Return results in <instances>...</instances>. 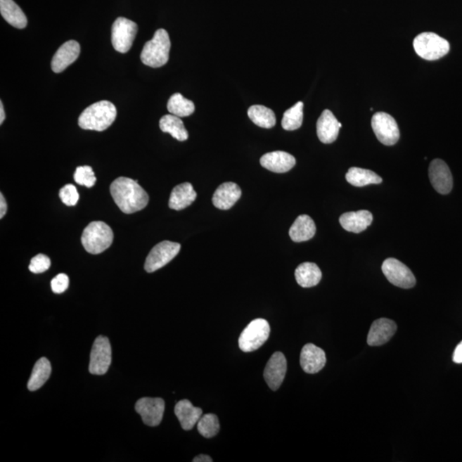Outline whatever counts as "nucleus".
Returning <instances> with one entry per match:
<instances>
[{
  "instance_id": "28",
  "label": "nucleus",
  "mask_w": 462,
  "mask_h": 462,
  "mask_svg": "<svg viewBox=\"0 0 462 462\" xmlns=\"http://www.w3.org/2000/svg\"><path fill=\"white\" fill-rule=\"evenodd\" d=\"M160 128L162 131L168 133L176 140L184 141L188 140V132L185 129L184 122L179 117L169 114L161 117Z\"/></svg>"
},
{
  "instance_id": "3",
  "label": "nucleus",
  "mask_w": 462,
  "mask_h": 462,
  "mask_svg": "<svg viewBox=\"0 0 462 462\" xmlns=\"http://www.w3.org/2000/svg\"><path fill=\"white\" fill-rule=\"evenodd\" d=\"M169 50H171V39L167 31L163 29L158 30L151 41L146 43L141 54V59L145 65L152 68H160L167 64Z\"/></svg>"
},
{
  "instance_id": "39",
  "label": "nucleus",
  "mask_w": 462,
  "mask_h": 462,
  "mask_svg": "<svg viewBox=\"0 0 462 462\" xmlns=\"http://www.w3.org/2000/svg\"><path fill=\"white\" fill-rule=\"evenodd\" d=\"M7 212V203L4 195H0V219H3L4 216L6 214Z\"/></svg>"
},
{
  "instance_id": "41",
  "label": "nucleus",
  "mask_w": 462,
  "mask_h": 462,
  "mask_svg": "<svg viewBox=\"0 0 462 462\" xmlns=\"http://www.w3.org/2000/svg\"><path fill=\"white\" fill-rule=\"evenodd\" d=\"M6 120V113L5 110H4V105L2 101L0 102V124H2L4 121Z\"/></svg>"
},
{
  "instance_id": "4",
  "label": "nucleus",
  "mask_w": 462,
  "mask_h": 462,
  "mask_svg": "<svg viewBox=\"0 0 462 462\" xmlns=\"http://www.w3.org/2000/svg\"><path fill=\"white\" fill-rule=\"evenodd\" d=\"M112 228L101 221H94L85 228L82 244L89 254L98 255L110 247L113 242Z\"/></svg>"
},
{
  "instance_id": "12",
  "label": "nucleus",
  "mask_w": 462,
  "mask_h": 462,
  "mask_svg": "<svg viewBox=\"0 0 462 462\" xmlns=\"http://www.w3.org/2000/svg\"><path fill=\"white\" fill-rule=\"evenodd\" d=\"M165 406L163 399L144 397L136 402V411L145 425L157 426L163 420Z\"/></svg>"
},
{
  "instance_id": "20",
  "label": "nucleus",
  "mask_w": 462,
  "mask_h": 462,
  "mask_svg": "<svg viewBox=\"0 0 462 462\" xmlns=\"http://www.w3.org/2000/svg\"><path fill=\"white\" fill-rule=\"evenodd\" d=\"M242 196V191L238 184L224 183L216 189L212 196V203L220 210H229Z\"/></svg>"
},
{
  "instance_id": "13",
  "label": "nucleus",
  "mask_w": 462,
  "mask_h": 462,
  "mask_svg": "<svg viewBox=\"0 0 462 462\" xmlns=\"http://www.w3.org/2000/svg\"><path fill=\"white\" fill-rule=\"evenodd\" d=\"M429 179L434 188L441 195H448L453 188L451 172L444 160H434L430 165Z\"/></svg>"
},
{
  "instance_id": "16",
  "label": "nucleus",
  "mask_w": 462,
  "mask_h": 462,
  "mask_svg": "<svg viewBox=\"0 0 462 462\" xmlns=\"http://www.w3.org/2000/svg\"><path fill=\"white\" fill-rule=\"evenodd\" d=\"M397 326L392 319H379L373 323L367 335L370 346H381L388 342L397 333Z\"/></svg>"
},
{
  "instance_id": "26",
  "label": "nucleus",
  "mask_w": 462,
  "mask_h": 462,
  "mask_svg": "<svg viewBox=\"0 0 462 462\" xmlns=\"http://www.w3.org/2000/svg\"><path fill=\"white\" fill-rule=\"evenodd\" d=\"M0 13L6 21L17 29L23 30L27 25V19L21 8L13 0H0Z\"/></svg>"
},
{
  "instance_id": "18",
  "label": "nucleus",
  "mask_w": 462,
  "mask_h": 462,
  "mask_svg": "<svg viewBox=\"0 0 462 462\" xmlns=\"http://www.w3.org/2000/svg\"><path fill=\"white\" fill-rule=\"evenodd\" d=\"M341 122L330 110H325L317 122V135L319 141L325 144L333 143L338 139L339 130L342 128Z\"/></svg>"
},
{
  "instance_id": "38",
  "label": "nucleus",
  "mask_w": 462,
  "mask_h": 462,
  "mask_svg": "<svg viewBox=\"0 0 462 462\" xmlns=\"http://www.w3.org/2000/svg\"><path fill=\"white\" fill-rule=\"evenodd\" d=\"M453 361L457 364L462 363V341L457 345L453 354Z\"/></svg>"
},
{
  "instance_id": "33",
  "label": "nucleus",
  "mask_w": 462,
  "mask_h": 462,
  "mask_svg": "<svg viewBox=\"0 0 462 462\" xmlns=\"http://www.w3.org/2000/svg\"><path fill=\"white\" fill-rule=\"evenodd\" d=\"M197 428L201 436L205 438H212L218 435L220 430V425L218 417L215 414L207 413L201 416L198 423H197Z\"/></svg>"
},
{
  "instance_id": "11",
  "label": "nucleus",
  "mask_w": 462,
  "mask_h": 462,
  "mask_svg": "<svg viewBox=\"0 0 462 462\" xmlns=\"http://www.w3.org/2000/svg\"><path fill=\"white\" fill-rule=\"evenodd\" d=\"M112 363V347L108 338L98 337L90 354L89 372L94 375L108 373Z\"/></svg>"
},
{
  "instance_id": "21",
  "label": "nucleus",
  "mask_w": 462,
  "mask_h": 462,
  "mask_svg": "<svg viewBox=\"0 0 462 462\" xmlns=\"http://www.w3.org/2000/svg\"><path fill=\"white\" fill-rule=\"evenodd\" d=\"M372 213L366 210L343 213L339 219L342 227L347 231L361 233L373 223Z\"/></svg>"
},
{
  "instance_id": "2",
  "label": "nucleus",
  "mask_w": 462,
  "mask_h": 462,
  "mask_svg": "<svg viewBox=\"0 0 462 462\" xmlns=\"http://www.w3.org/2000/svg\"><path fill=\"white\" fill-rule=\"evenodd\" d=\"M117 108L112 102L102 101L89 106L78 118L82 129L104 131L115 121Z\"/></svg>"
},
{
  "instance_id": "32",
  "label": "nucleus",
  "mask_w": 462,
  "mask_h": 462,
  "mask_svg": "<svg viewBox=\"0 0 462 462\" xmlns=\"http://www.w3.org/2000/svg\"><path fill=\"white\" fill-rule=\"evenodd\" d=\"M303 102L299 101L287 110L283 114L282 127L285 130H295L301 128L303 122Z\"/></svg>"
},
{
  "instance_id": "27",
  "label": "nucleus",
  "mask_w": 462,
  "mask_h": 462,
  "mask_svg": "<svg viewBox=\"0 0 462 462\" xmlns=\"http://www.w3.org/2000/svg\"><path fill=\"white\" fill-rule=\"evenodd\" d=\"M347 183L354 187H364L369 184H379L383 181L382 177L370 169L352 167L346 174Z\"/></svg>"
},
{
  "instance_id": "24",
  "label": "nucleus",
  "mask_w": 462,
  "mask_h": 462,
  "mask_svg": "<svg viewBox=\"0 0 462 462\" xmlns=\"http://www.w3.org/2000/svg\"><path fill=\"white\" fill-rule=\"evenodd\" d=\"M316 233L314 221L307 215L299 216L290 230V236L295 243H302L314 238Z\"/></svg>"
},
{
  "instance_id": "36",
  "label": "nucleus",
  "mask_w": 462,
  "mask_h": 462,
  "mask_svg": "<svg viewBox=\"0 0 462 462\" xmlns=\"http://www.w3.org/2000/svg\"><path fill=\"white\" fill-rule=\"evenodd\" d=\"M51 267V260L45 255L39 254L34 256L29 267V269L34 274H43L49 269Z\"/></svg>"
},
{
  "instance_id": "19",
  "label": "nucleus",
  "mask_w": 462,
  "mask_h": 462,
  "mask_svg": "<svg viewBox=\"0 0 462 462\" xmlns=\"http://www.w3.org/2000/svg\"><path fill=\"white\" fill-rule=\"evenodd\" d=\"M296 161L291 154L283 151H275L264 154L260 159V165L264 168L275 173L290 172L295 165Z\"/></svg>"
},
{
  "instance_id": "1",
  "label": "nucleus",
  "mask_w": 462,
  "mask_h": 462,
  "mask_svg": "<svg viewBox=\"0 0 462 462\" xmlns=\"http://www.w3.org/2000/svg\"><path fill=\"white\" fill-rule=\"evenodd\" d=\"M110 195L122 212L132 214L147 207L149 201L148 193L137 181L129 177H118L110 188Z\"/></svg>"
},
{
  "instance_id": "6",
  "label": "nucleus",
  "mask_w": 462,
  "mask_h": 462,
  "mask_svg": "<svg viewBox=\"0 0 462 462\" xmlns=\"http://www.w3.org/2000/svg\"><path fill=\"white\" fill-rule=\"evenodd\" d=\"M270 333V325L266 319H255L245 328L240 335V349L246 353L259 349L268 340Z\"/></svg>"
},
{
  "instance_id": "34",
  "label": "nucleus",
  "mask_w": 462,
  "mask_h": 462,
  "mask_svg": "<svg viewBox=\"0 0 462 462\" xmlns=\"http://www.w3.org/2000/svg\"><path fill=\"white\" fill-rule=\"evenodd\" d=\"M74 180L79 185L86 188H92L96 183V177L93 169L88 165L77 168L76 172L74 174Z\"/></svg>"
},
{
  "instance_id": "7",
  "label": "nucleus",
  "mask_w": 462,
  "mask_h": 462,
  "mask_svg": "<svg viewBox=\"0 0 462 462\" xmlns=\"http://www.w3.org/2000/svg\"><path fill=\"white\" fill-rule=\"evenodd\" d=\"M138 27L135 22L125 18H118L112 29V43L118 53H126L135 41Z\"/></svg>"
},
{
  "instance_id": "30",
  "label": "nucleus",
  "mask_w": 462,
  "mask_h": 462,
  "mask_svg": "<svg viewBox=\"0 0 462 462\" xmlns=\"http://www.w3.org/2000/svg\"><path fill=\"white\" fill-rule=\"evenodd\" d=\"M248 115L251 121L260 128L271 129L276 124L275 113L267 106L252 105L248 110Z\"/></svg>"
},
{
  "instance_id": "25",
  "label": "nucleus",
  "mask_w": 462,
  "mask_h": 462,
  "mask_svg": "<svg viewBox=\"0 0 462 462\" xmlns=\"http://www.w3.org/2000/svg\"><path fill=\"white\" fill-rule=\"evenodd\" d=\"M296 282L302 288L317 285L322 278V272L317 264L305 262L300 264L295 271Z\"/></svg>"
},
{
  "instance_id": "31",
  "label": "nucleus",
  "mask_w": 462,
  "mask_h": 462,
  "mask_svg": "<svg viewBox=\"0 0 462 462\" xmlns=\"http://www.w3.org/2000/svg\"><path fill=\"white\" fill-rule=\"evenodd\" d=\"M167 109L172 115L184 117L192 115L195 113V106L193 101L177 93L169 98Z\"/></svg>"
},
{
  "instance_id": "35",
  "label": "nucleus",
  "mask_w": 462,
  "mask_h": 462,
  "mask_svg": "<svg viewBox=\"0 0 462 462\" xmlns=\"http://www.w3.org/2000/svg\"><path fill=\"white\" fill-rule=\"evenodd\" d=\"M59 197H60L62 203L68 207L76 205L79 200L77 189L72 184H67L63 187L59 191Z\"/></svg>"
},
{
  "instance_id": "9",
  "label": "nucleus",
  "mask_w": 462,
  "mask_h": 462,
  "mask_svg": "<svg viewBox=\"0 0 462 462\" xmlns=\"http://www.w3.org/2000/svg\"><path fill=\"white\" fill-rule=\"evenodd\" d=\"M181 245L179 243L169 242V240H164V242L157 244L149 252L147 259H146L144 267L146 271L152 274V272L167 266L179 255Z\"/></svg>"
},
{
  "instance_id": "14",
  "label": "nucleus",
  "mask_w": 462,
  "mask_h": 462,
  "mask_svg": "<svg viewBox=\"0 0 462 462\" xmlns=\"http://www.w3.org/2000/svg\"><path fill=\"white\" fill-rule=\"evenodd\" d=\"M287 372V361L281 352L271 355L264 371V378L271 390H276L281 386Z\"/></svg>"
},
{
  "instance_id": "37",
  "label": "nucleus",
  "mask_w": 462,
  "mask_h": 462,
  "mask_svg": "<svg viewBox=\"0 0 462 462\" xmlns=\"http://www.w3.org/2000/svg\"><path fill=\"white\" fill-rule=\"evenodd\" d=\"M70 280L68 276L64 274H60L55 276L51 280V290L55 294H62L68 289Z\"/></svg>"
},
{
  "instance_id": "29",
  "label": "nucleus",
  "mask_w": 462,
  "mask_h": 462,
  "mask_svg": "<svg viewBox=\"0 0 462 462\" xmlns=\"http://www.w3.org/2000/svg\"><path fill=\"white\" fill-rule=\"evenodd\" d=\"M51 373V366L50 361L46 358H41L35 363L32 374L27 383V389L31 392H34L41 388L45 383L49 380Z\"/></svg>"
},
{
  "instance_id": "5",
  "label": "nucleus",
  "mask_w": 462,
  "mask_h": 462,
  "mask_svg": "<svg viewBox=\"0 0 462 462\" xmlns=\"http://www.w3.org/2000/svg\"><path fill=\"white\" fill-rule=\"evenodd\" d=\"M413 49L416 53L425 60H437L449 53L450 46L448 41L432 32L417 35L413 39Z\"/></svg>"
},
{
  "instance_id": "15",
  "label": "nucleus",
  "mask_w": 462,
  "mask_h": 462,
  "mask_svg": "<svg viewBox=\"0 0 462 462\" xmlns=\"http://www.w3.org/2000/svg\"><path fill=\"white\" fill-rule=\"evenodd\" d=\"M300 363L304 372L307 373L314 374L321 372L326 364L325 351L313 343H307L302 350Z\"/></svg>"
},
{
  "instance_id": "10",
  "label": "nucleus",
  "mask_w": 462,
  "mask_h": 462,
  "mask_svg": "<svg viewBox=\"0 0 462 462\" xmlns=\"http://www.w3.org/2000/svg\"><path fill=\"white\" fill-rule=\"evenodd\" d=\"M372 127L378 140L385 146H393L400 139V130L392 116L385 113H375Z\"/></svg>"
},
{
  "instance_id": "40",
  "label": "nucleus",
  "mask_w": 462,
  "mask_h": 462,
  "mask_svg": "<svg viewBox=\"0 0 462 462\" xmlns=\"http://www.w3.org/2000/svg\"><path fill=\"white\" fill-rule=\"evenodd\" d=\"M193 462H212V459L210 456L205 455H200L196 456L195 459L193 460Z\"/></svg>"
},
{
  "instance_id": "23",
  "label": "nucleus",
  "mask_w": 462,
  "mask_h": 462,
  "mask_svg": "<svg viewBox=\"0 0 462 462\" xmlns=\"http://www.w3.org/2000/svg\"><path fill=\"white\" fill-rule=\"evenodd\" d=\"M197 193L191 184L184 183L173 188L169 197V207L180 211L187 208L196 200Z\"/></svg>"
},
{
  "instance_id": "17",
  "label": "nucleus",
  "mask_w": 462,
  "mask_h": 462,
  "mask_svg": "<svg viewBox=\"0 0 462 462\" xmlns=\"http://www.w3.org/2000/svg\"><path fill=\"white\" fill-rule=\"evenodd\" d=\"M81 46L76 41H69L60 47L55 53L51 60V70L55 73H61L70 65H72L80 55Z\"/></svg>"
},
{
  "instance_id": "22",
  "label": "nucleus",
  "mask_w": 462,
  "mask_h": 462,
  "mask_svg": "<svg viewBox=\"0 0 462 462\" xmlns=\"http://www.w3.org/2000/svg\"><path fill=\"white\" fill-rule=\"evenodd\" d=\"M203 413V409L193 406L188 400H181L175 406L176 416L179 418L181 428L185 430L193 429L198 423Z\"/></svg>"
},
{
  "instance_id": "8",
  "label": "nucleus",
  "mask_w": 462,
  "mask_h": 462,
  "mask_svg": "<svg viewBox=\"0 0 462 462\" xmlns=\"http://www.w3.org/2000/svg\"><path fill=\"white\" fill-rule=\"evenodd\" d=\"M382 271L388 281L394 286L411 289L416 285V276L400 260L394 258L386 259L382 264Z\"/></svg>"
}]
</instances>
